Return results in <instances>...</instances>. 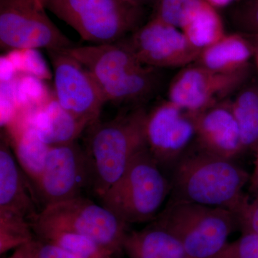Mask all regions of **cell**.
Masks as SVG:
<instances>
[{"label": "cell", "mask_w": 258, "mask_h": 258, "mask_svg": "<svg viewBox=\"0 0 258 258\" xmlns=\"http://www.w3.org/2000/svg\"><path fill=\"white\" fill-rule=\"evenodd\" d=\"M154 18L181 30L198 11L204 0H157Z\"/></svg>", "instance_id": "cell-24"}, {"label": "cell", "mask_w": 258, "mask_h": 258, "mask_svg": "<svg viewBox=\"0 0 258 258\" xmlns=\"http://www.w3.org/2000/svg\"><path fill=\"white\" fill-rule=\"evenodd\" d=\"M237 217L242 233L258 234V195L252 202L248 200L245 203Z\"/></svg>", "instance_id": "cell-28"}, {"label": "cell", "mask_w": 258, "mask_h": 258, "mask_svg": "<svg viewBox=\"0 0 258 258\" xmlns=\"http://www.w3.org/2000/svg\"><path fill=\"white\" fill-rule=\"evenodd\" d=\"M7 57L18 74L30 75L42 81L52 79V74L38 49L10 51Z\"/></svg>", "instance_id": "cell-25"}, {"label": "cell", "mask_w": 258, "mask_h": 258, "mask_svg": "<svg viewBox=\"0 0 258 258\" xmlns=\"http://www.w3.org/2000/svg\"><path fill=\"white\" fill-rule=\"evenodd\" d=\"M120 42L142 64L154 69L184 68L198 60L200 53L182 30L156 18Z\"/></svg>", "instance_id": "cell-12"}, {"label": "cell", "mask_w": 258, "mask_h": 258, "mask_svg": "<svg viewBox=\"0 0 258 258\" xmlns=\"http://www.w3.org/2000/svg\"><path fill=\"white\" fill-rule=\"evenodd\" d=\"M215 258H258V234L242 233L240 238L226 244Z\"/></svg>", "instance_id": "cell-26"}, {"label": "cell", "mask_w": 258, "mask_h": 258, "mask_svg": "<svg viewBox=\"0 0 258 258\" xmlns=\"http://www.w3.org/2000/svg\"><path fill=\"white\" fill-rule=\"evenodd\" d=\"M247 71L217 73L198 64L185 66L170 83L168 101L189 114H198L240 88Z\"/></svg>", "instance_id": "cell-11"}, {"label": "cell", "mask_w": 258, "mask_h": 258, "mask_svg": "<svg viewBox=\"0 0 258 258\" xmlns=\"http://www.w3.org/2000/svg\"><path fill=\"white\" fill-rule=\"evenodd\" d=\"M36 237L57 244L76 258L113 257V254L109 251L91 239L72 232L50 231Z\"/></svg>", "instance_id": "cell-22"}, {"label": "cell", "mask_w": 258, "mask_h": 258, "mask_svg": "<svg viewBox=\"0 0 258 258\" xmlns=\"http://www.w3.org/2000/svg\"><path fill=\"white\" fill-rule=\"evenodd\" d=\"M154 221L173 232L191 258H215L239 227L227 209L170 200Z\"/></svg>", "instance_id": "cell-7"}, {"label": "cell", "mask_w": 258, "mask_h": 258, "mask_svg": "<svg viewBox=\"0 0 258 258\" xmlns=\"http://www.w3.org/2000/svg\"><path fill=\"white\" fill-rule=\"evenodd\" d=\"M64 50L92 75L107 103H139L157 88L155 69L142 64L120 41Z\"/></svg>", "instance_id": "cell-3"}, {"label": "cell", "mask_w": 258, "mask_h": 258, "mask_svg": "<svg viewBox=\"0 0 258 258\" xmlns=\"http://www.w3.org/2000/svg\"><path fill=\"white\" fill-rule=\"evenodd\" d=\"M43 5L93 45L123 40L140 27L142 17L134 0H44Z\"/></svg>", "instance_id": "cell-6"}, {"label": "cell", "mask_w": 258, "mask_h": 258, "mask_svg": "<svg viewBox=\"0 0 258 258\" xmlns=\"http://www.w3.org/2000/svg\"><path fill=\"white\" fill-rule=\"evenodd\" d=\"M47 52L52 67L55 99L88 127L96 123L107 102L92 75L64 49Z\"/></svg>", "instance_id": "cell-9"}, {"label": "cell", "mask_w": 258, "mask_h": 258, "mask_svg": "<svg viewBox=\"0 0 258 258\" xmlns=\"http://www.w3.org/2000/svg\"><path fill=\"white\" fill-rule=\"evenodd\" d=\"M38 199L28 176L12 150L9 139L0 142V212H10L31 221L40 210Z\"/></svg>", "instance_id": "cell-15"}, {"label": "cell", "mask_w": 258, "mask_h": 258, "mask_svg": "<svg viewBox=\"0 0 258 258\" xmlns=\"http://www.w3.org/2000/svg\"><path fill=\"white\" fill-rule=\"evenodd\" d=\"M214 8H222L231 4L234 0H204Z\"/></svg>", "instance_id": "cell-32"}, {"label": "cell", "mask_w": 258, "mask_h": 258, "mask_svg": "<svg viewBox=\"0 0 258 258\" xmlns=\"http://www.w3.org/2000/svg\"><path fill=\"white\" fill-rule=\"evenodd\" d=\"M0 46L10 52L63 50L74 45L47 16L38 0H0Z\"/></svg>", "instance_id": "cell-8"}, {"label": "cell", "mask_w": 258, "mask_h": 258, "mask_svg": "<svg viewBox=\"0 0 258 258\" xmlns=\"http://www.w3.org/2000/svg\"><path fill=\"white\" fill-rule=\"evenodd\" d=\"M253 42L254 45V63H255L256 69H257V72L258 75V36H252V38H251Z\"/></svg>", "instance_id": "cell-33"}, {"label": "cell", "mask_w": 258, "mask_h": 258, "mask_svg": "<svg viewBox=\"0 0 258 258\" xmlns=\"http://www.w3.org/2000/svg\"><path fill=\"white\" fill-rule=\"evenodd\" d=\"M171 190V181L146 148L100 200L128 225L142 223L155 220Z\"/></svg>", "instance_id": "cell-4"}, {"label": "cell", "mask_w": 258, "mask_h": 258, "mask_svg": "<svg viewBox=\"0 0 258 258\" xmlns=\"http://www.w3.org/2000/svg\"><path fill=\"white\" fill-rule=\"evenodd\" d=\"M38 1L40 2V3H41L42 5H43L44 0H38ZM44 7H45V6H44Z\"/></svg>", "instance_id": "cell-35"}, {"label": "cell", "mask_w": 258, "mask_h": 258, "mask_svg": "<svg viewBox=\"0 0 258 258\" xmlns=\"http://www.w3.org/2000/svg\"><path fill=\"white\" fill-rule=\"evenodd\" d=\"M181 30L190 45L200 52L225 35L220 15L214 7L205 1Z\"/></svg>", "instance_id": "cell-20"}, {"label": "cell", "mask_w": 258, "mask_h": 258, "mask_svg": "<svg viewBox=\"0 0 258 258\" xmlns=\"http://www.w3.org/2000/svg\"><path fill=\"white\" fill-rule=\"evenodd\" d=\"M147 111L136 106L107 121L88 127L86 147L88 189L99 199L120 179L131 161L147 147L145 120Z\"/></svg>", "instance_id": "cell-2"}, {"label": "cell", "mask_w": 258, "mask_h": 258, "mask_svg": "<svg viewBox=\"0 0 258 258\" xmlns=\"http://www.w3.org/2000/svg\"><path fill=\"white\" fill-rule=\"evenodd\" d=\"M123 252L129 258H191L179 239L155 221L142 230L128 231Z\"/></svg>", "instance_id": "cell-17"}, {"label": "cell", "mask_w": 258, "mask_h": 258, "mask_svg": "<svg viewBox=\"0 0 258 258\" xmlns=\"http://www.w3.org/2000/svg\"><path fill=\"white\" fill-rule=\"evenodd\" d=\"M255 160H254V165L253 171L252 174L249 176V190L255 195H258V146L255 149Z\"/></svg>", "instance_id": "cell-30"}, {"label": "cell", "mask_w": 258, "mask_h": 258, "mask_svg": "<svg viewBox=\"0 0 258 258\" xmlns=\"http://www.w3.org/2000/svg\"><path fill=\"white\" fill-rule=\"evenodd\" d=\"M240 24L252 36H258V0H249L241 11Z\"/></svg>", "instance_id": "cell-29"}, {"label": "cell", "mask_w": 258, "mask_h": 258, "mask_svg": "<svg viewBox=\"0 0 258 258\" xmlns=\"http://www.w3.org/2000/svg\"><path fill=\"white\" fill-rule=\"evenodd\" d=\"M7 258H32L29 251L28 244L15 249L14 252Z\"/></svg>", "instance_id": "cell-31"}, {"label": "cell", "mask_w": 258, "mask_h": 258, "mask_svg": "<svg viewBox=\"0 0 258 258\" xmlns=\"http://www.w3.org/2000/svg\"><path fill=\"white\" fill-rule=\"evenodd\" d=\"M88 185L86 152L75 142L50 147L41 174L32 186L43 208L81 196Z\"/></svg>", "instance_id": "cell-10"}, {"label": "cell", "mask_w": 258, "mask_h": 258, "mask_svg": "<svg viewBox=\"0 0 258 258\" xmlns=\"http://www.w3.org/2000/svg\"><path fill=\"white\" fill-rule=\"evenodd\" d=\"M253 57L252 39L232 34L202 50L197 61L199 66L213 72L233 73L248 70Z\"/></svg>", "instance_id": "cell-19"}, {"label": "cell", "mask_w": 258, "mask_h": 258, "mask_svg": "<svg viewBox=\"0 0 258 258\" xmlns=\"http://www.w3.org/2000/svg\"><path fill=\"white\" fill-rule=\"evenodd\" d=\"M192 115L199 147L230 159L243 152L240 129L231 103H218Z\"/></svg>", "instance_id": "cell-14"}, {"label": "cell", "mask_w": 258, "mask_h": 258, "mask_svg": "<svg viewBox=\"0 0 258 258\" xmlns=\"http://www.w3.org/2000/svg\"><path fill=\"white\" fill-rule=\"evenodd\" d=\"M35 236L61 231L85 236L113 256L123 252L128 224L103 205L83 195L47 205L30 221Z\"/></svg>", "instance_id": "cell-5"}, {"label": "cell", "mask_w": 258, "mask_h": 258, "mask_svg": "<svg viewBox=\"0 0 258 258\" xmlns=\"http://www.w3.org/2000/svg\"><path fill=\"white\" fill-rule=\"evenodd\" d=\"M34 235L28 219L10 212H0V254L29 243L35 238Z\"/></svg>", "instance_id": "cell-23"}, {"label": "cell", "mask_w": 258, "mask_h": 258, "mask_svg": "<svg viewBox=\"0 0 258 258\" xmlns=\"http://www.w3.org/2000/svg\"><path fill=\"white\" fill-rule=\"evenodd\" d=\"M28 246L32 258H76L57 244L37 237Z\"/></svg>", "instance_id": "cell-27"}, {"label": "cell", "mask_w": 258, "mask_h": 258, "mask_svg": "<svg viewBox=\"0 0 258 258\" xmlns=\"http://www.w3.org/2000/svg\"><path fill=\"white\" fill-rule=\"evenodd\" d=\"M29 124L50 147L76 142L88 125L64 109L51 95L40 106L25 113Z\"/></svg>", "instance_id": "cell-16"}, {"label": "cell", "mask_w": 258, "mask_h": 258, "mask_svg": "<svg viewBox=\"0 0 258 258\" xmlns=\"http://www.w3.org/2000/svg\"><path fill=\"white\" fill-rule=\"evenodd\" d=\"M244 151L258 146V88H244L231 103Z\"/></svg>", "instance_id": "cell-21"}, {"label": "cell", "mask_w": 258, "mask_h": 258, "mask_svg": "<svg viewBox=\"0 0 258 258\" xmlns=\"http://www.w3.org/2000/svg\"><path fill=\"white\" fill-rule=\"evenodd\" d=\"M249 176L233 159L192 145L173 167L169 200L227 209L237 215L248 201L243 188Z\"/></svg>", "instance_id": "cell-1"}, {"label": "cell", "mask_w": 258, "mask_h": 258, "mask_svg": "<svg viewBox=\"0 0 258 258\" xmlns=\"http://www.w3.org/2000/svg\"><path fill=\"white\" fill-rule=\"evenodd\" d=\"M136 3H138V4L141 5L142 3H144V2L151 1V0H134Z\"/></svg>", "instance_id": "cell-34"}, {"label": "cell", "mask_w": 258, "mask_h": 258, "mask_svg": "<svg viewBox=\"0 0 258 258\" xmlns=\"http://www.w3.org/2000/svg\"><path fill=\"white\" fill-rule=\"evenodd\" d=\"M6 128L15 157L33 185L41 174L50 147L29 124L25 113L18 116Z\"/></svg>", "instance_id": "cell-18"}, {"label": "cell", "mask_w": 258, "mask_h": 258, "mask_svg": "<svg viewBox=\"0 0 258 258\" xmlns=\"http://www.w3.org/2000/svg\"><path fill=\"white\" fill-rule=\"evenodd\" d=\"M146 144L161 169L171 167L196 139L192 115L166 101L147 112Z\"/></svg>", "instance_id": "cell-13"}]
</instances>
